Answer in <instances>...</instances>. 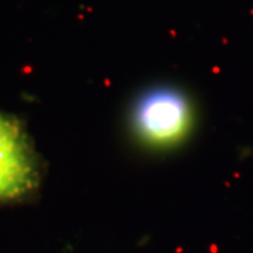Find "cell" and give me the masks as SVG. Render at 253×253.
<instances>
[{
  "mask_svg": "<svg viewBox=\"0 0 253 253\" xmlns=\"http://www.w3.org/2000/svg\"><path fill=\"white\" fill-rule=\"evenodd\" d=\"M190 123L189 103L177 91H151L136 106V132L151 145L168 146L179 142L187 134Z\"/></svg>",
  "mask_w": 253,
  "mask_h": 253,
  "instance_id": "cell-1",
  "label": "cell"
},
{
  "mask_svg": "<svg viewBox=\"0 0 253 253\" xmlns=\"http://www.w3.org/2000/svg\"><path fill=\"white\" fill-rule=\"evenodd\" d=\"M38 181L33 148L23 128L0 113V201L26 196Z\"/></svg>",
  "mask_w": 253,
  "mask_h": 253,
  "instance_id": "cell-2",
  "label": "cell"
}]
</instances>
